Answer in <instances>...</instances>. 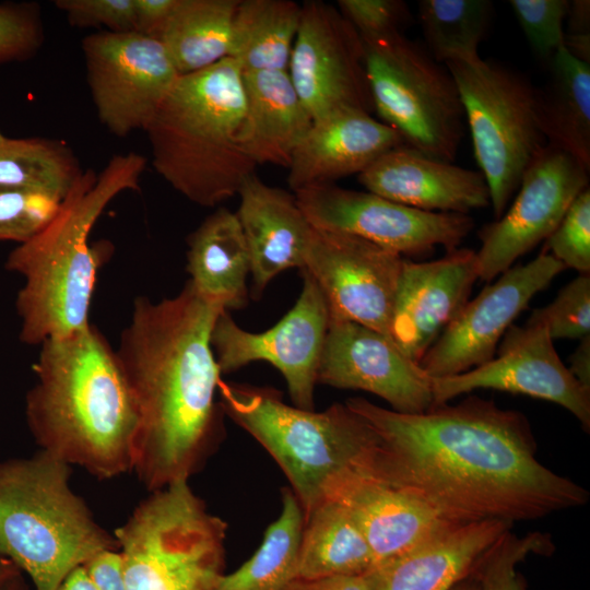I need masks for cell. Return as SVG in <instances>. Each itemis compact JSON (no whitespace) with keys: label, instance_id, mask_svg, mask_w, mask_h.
Wrapping results in <instances>:
<instances>
[{"label":"cell","instance_id":"1","mask_svg":"<svg viewBox=\"0 0 590 590\" xmlns=\"http://www.w3.org/2000/svg\"><path fill=\"white\" fill-rule=\"evenodd\" d=\"M345 404L380 439L378 477L413 493L449 521L514 524L589 502L583 486L538 460L526 415L492 400L471 396L417 414L361 397Z\"/></svg>","mask_w":590,"mask_h":590},{"label":"cell","instance_id":"2","mask_svg":"<svg viewBox=\"0 0 590 590\" xmlns=\"http://www.w3.org/2000/svg\"><path fill=\"white\" fill-rule=\"evenodd\" d=\"M223 310L189 281L173 297L133 303L116 353L138 409L132 471L150 492L189 481L224 437L211 346Z\"/></svg>","mask_w":590,"mask_h":590},{"label":"cell","instance_id":"3","mask_svg":"<svg viewBox=\"0 0 590 590\" xmlns=\"http://www.w3.org/2000/svg\"><path fill=\"white\" fill-rule=\"evenodd\" d=\"M39 346L25 399L39 450L99 480L131 472L139 417L116 350L92 323Z\"/></svg>","mask_w":590,"mask_h":590},{"label":"cell","instance_id":"4","mask_svg":"<svg viewBox=\"0 0 590 590\" xmlns=\"http://www.w3.org/2000/svg\"><path fill=\"white\" fill-rule=\"evenodd\" d=\"M145 164L131 152L111 157L99 175L82 172L50 222L8 256L5 269L24 278L15 304L22 342L39 345L91 324L103 257L88 244L90 232L115 197L139 188Z\"/></svg>","mask_w":590,"mask_h":590},{"label":"cell","instance_id":"5","mask_svg":"<svg viewBox=\"0 0 590 590\" xmlns=\"http://www.w3.org/2000/svg\"><path fill=\"white\" fill-rule=\"evenodd\" d=\"M245 121L236 60L180 75L145 130L155 170L191 202L219 205L257 166L243 148Z\"/></svg>","mask_w":590,"mask_h":590},{"label":"cell","instance_id":"6","mask_svg":"<svg viewBox=\"0 0 590 590\" xmlns=\"http://www.w3.org/2000/svg\"><path fill=\"white\" fill-rule=\"evenodd\" d=\"M226 416L252 436L287 477L303 516L332 500L355 475H375L380 439L345 403L324 411L286 404L273 388L225 382Z\"/></svg>","mask_w":590,"mask_h":590},{"label":"cell","instance_id":"7","mask_svg":"<svg viewBox=\"0 0 590 590\" xmlns=\"http://www.w3.org/2000/svg\"><path fill=\"white\" fill-rule=\"evenodd\" d=\"M70 476L71 465L43 450L0 461V554L34 590H57L97 554L118 550Z\"/></svg>","mask_w":590,"mask_h":590},{"label":"cell","instance_id":"8","mask_svg":"<svg viewBox=\"0 0 590 590\" xmlns=\"http://www.w3.org/2000/svg\"><path fill=\"white\" fill-rule=\"evenodd\" d=\"M226 532L189 481L151 492L114 532L127 590H210L223 574Z\"/></svg>","mask_w":590,"mask_h":590},{"label":"cell","instance_id":"9","mask_svg":"<svg viewBox=\"0 0 590 590\" xmlns=\"http://www.w3.org/2000/svg\"><path fill=\"white\" fill-rule=\"evenodd\" d=\"M445 66L457 85L474 156L499 219L528 165L547 144L539 120V90L499 62L481 58Z\"/></svg>","mask_w":590,"mask_h":590},{"label":"cell","instance_id":"10","mask_svg":"<svg viewBox=\"0 0 590 590\" xmlns=\"http://www.w3.org/2000/svg\"><path fill=\"white\" fill-rule=\"evenodd\" d=\"M362 42L373 108L381 121L405 145L452 163L465 118L446 66L403 34Z\"/></svg>","mask_w":590,"mask_h":590},{"label":"cell","instance_id":"11","mask_svg":"<svg viewBox=\"0 0 590 590\" xmlns=\"http://www.w3.org/2000/svg\"><path fill=\"white\" fill-rule=\"evenodd\" d=\"M303 286L294 306L262 332L240 328L227 310L217 317L211 346L221 374L267 362L283 376L294 406L315 408L319 362L329 327L326 298L314 278L302 270Z\"/></svg>","mask_w":590,"mask_h":590},{"label":"cell","instance_id":"12","mask_svg":"<svg viewBox=\"0 0 590 590\" xmlns=\"http://www.w3.org/2000/svg\"><path fill=\"white\" fill-rule=\"evenodd\" d=\"M294 194L312 227L358 236L402 257L425 256L436 246L455 250L474 227L469 214L426 212L334 184Z\"/></svg>","mask_w":590,"mask_h":590},{"label":"cell","instance_id":"13","mask_svg":"<svg viewBox=\"0 0 590 590\" xmlns=\"http://www.w3.org/2000/svg\"><path fill=\"white\" fill-rule=\"evenodd\" d=\"M82 50L101 122L117 137L146 130L180 76L163 44L109 31L86 36Z\"/></svg>","mask_w":590,"mask_h":590},{"label":"cell","instance_id":"14","mask_svg":"<svg viewBox=\"0 0 590 590\" xmlns=\"http://www.w3.org/2000/svg\"><path fill=\"white\" fill-rule=\"evenodd\" d=\"M589 172L569 154L546 144L524 170L510 206L480 233L479 279L493 281L546 240L576 197L589 187Z\"/></svg>","mask_w":590,"mask_h":590},{"label":"cell","instance_id":"15","mask_svg":"<svg viewBox=\"0 0 590 590\" xmlns=\"http://www.w3.org/2000/svg\"><path fill=\"white\" fill-rule=\"evenodd\" d=\"M287 71L312 121L343 109H374L363 42L331 4H302Z\"/></svg>","mask_w":590,"mask_h":590},{"label":"cell","instance_id":"16","mask_svg":"<svg viewBox=\"0 0 590 590\" xmlns=\"http://www.w3.org/2000/svg\"><path fill=\"white\" fill-rule=\"evenodd\" d=\"M403 260L358 236L314 227L303 269L321 290L331 318L353 321L390 338Z\"/></svg>","mask_w":590,"mask_h":590},{"label":"cell","instance_id":"17","mask_svg":"<svg viewBox=\"0 0 590 590\" xmlns=\"http://www.w3.org/2000/svg\"><path fill=\"white\" fill-rule=\"evenodd\" d=\"M564 269L546 252L512 266L464 305L418 365L430 378H442L487 363L514 320Z\"/></svg>","mask_w":590,"mask_h":590},{"label":"cell","instance_id":"18","mask_svg":"<svg viewBox=\"0 0 590 590\" xmlns=\"http://www.w3.org/2000/svg\"><path fill=\"white\" fill-rule=\"evenodd\" d=\"M434 405L476 389L526 394L556 403L590 430V391L569 373L545 327L511 324L495 356L465 373L432 378Z\"/></svg>","mask_w":590,"mask_h":590},{"label":"cell","instance_id":"19","mask_svg":"<svg viewBox=\"0 0 590 590\" xmlns=\"http://www.w3.org/2000/svg\"><path fill=\"white\" fill-rule=\"evenodd\" d=\"M317 384L373 393L399 413H423L434 405L432 378L389 337L338 318L329 320Z\"/></svg>","mask_w":590,"mask_h":590},{"label":"cell","instance_id":"20","mask_svg":"<svg viewBox=\"0 0 590 590\" xmlns=\"http://www.w3.org/2000/svg\"><path fill=\"white\" fill-rule=\"evenodd\" d=\"M477 279L476 255L469 248H457L432 261L404 259L390 339L418 364L469 302Z\"/></svg>","mask_w":590,"mask_h":590},{"label":"cell","instance_id":"21","mask_svg":"<svg viewBox=\"0 0 590 590\" xmlns=\"http://www.w3.org/2000/svg\"><path fill=\"white\" fill-rule=\"evenodd\" d=\"M357 179L371 193L426 212L469 214L491 205L480 170L433 158L408 145L384 153Z\"/></svg>","mask_w":590,"mask_h":590},{"label":"cell","instance_id":"22","mask_svg":"<svg viewBox=\"0 0 590 590\" xmlns=\"http://www.w3.org/2000/svg\"><path fill=\"white\" fill-rule=\"evenodd\" d=\"M405 145L401 135L358 109L334 111L314 120L295 149L287 182L293 191L333 184L359 174L391 149Z\"/></svg>","mask_w":590,"mask_h":590},{"label":"cell","instance_id":"23","mask_svg":"<svg viewBox=\"0 0 590 590\" xmlns=\"http://www.w3.org/2000/svg\"><path fill=\"white\" fill-rule=\"evenodd\" d=\"M237 194L236 215L249 251L253 292L260 295L282 272L305 267L314 227L295 194L264 184L255 173Z\"/></svg>","mask_w":590,"mask_h":590},{"label":"cell","instance_id":"24","mask_svg":"<svg viewBox=\"0 0 590 590\" xmlns=\"http://www.w3.org/2000/svg\"><path fill=\"white\" fill-rule=\"evenodd\" d=\"M511 527L500 520L451 523L370 571L371 590H449Z\"/></svg>","mask_w":590,"mask_h":590},{"label":"cell","instance_id":"25","mask_svg":"<svg viewBox=\"0 0 590 590\" xmlns=\"http://www.w3.org/2000/svg\"><path fill=\"white\" fill-rule=\"evenodd\" d=\"M332 500L343 504L364 534L376 567L445 527V519L413 493L374 475L350 479Z\"/></svg>","mask_w":590,"mask_h":590},{"label":"cell","instance_id":"26","mask_svg":"<svg viewBox=\"0 0 590 590\" xmlns=\"http://www.w3.org/2000/svg\"><path fill=\"white\" fill-rule=\"evenodd\" d=\"M246 121L243 148L256 164L288 167L312 125L287 70L243 72Z\"/></svg>","mask_w":590,"mask_h":590},{"label":"cell","instance_id":"27","mask_svg":"<svg viewBox=\"0 0 590 590\" xmlns=\"http://www.w3.org/2000/svg\"><path fill=\"white\" fill-rule=\"evenodd\" d=\"M189 282L204 299L225 310L247 304L250 258L236 213L220 208L188 238Z\"/></svg>","mask_w":590,"mask_h":590},{"label":"cell","instance_id":"28","mask_svg":"<svg viewBox=\"0 0 590 590\" xmlns=\"http://www.w3.org/2000/svg\"><path fill=\"white\" fill-rule=\"evenodd\" d=\"M539 120L546 143L590 170V64L562 47L539 90Z\"/></svg>","mask_w":590,"mask_h":590},{"label":"cell","instance_id":"29","mask_svg":"<svg viewBox=\"0 0 590 590\" xmlns=\"http://www.w3.org/2000/svg\"><path fill=\"white\" fill-rule=\"evenodd\" d=\"M375 568L370 547L343 504L327 500L304 516L297 579L365 575Z\"/></svg>","mask_w":590,"mask_h":590},{"label":"cell","instance_id":"30","mask_svg":"<svg viewBox=\"0 0 590 590\" xmlns=\"http://www.w3.org/2000/svg\"><path fill=\"white\" fill-rule=\"evenodd\" d=\"M239 0H178L158 40L180 75L229 57Z\"/></svg>","mask_w":590,"mask_h":590},{"label":"cell","instance_id":"31","mask_svg":"<svg viewBox=\"0 0 590 590\" xmlns=\"http://www.w3.org/2000/svg\"><path fill=\"white\" fill-rule=\"evenodd\" d=\"M302 5L291 0H239L229 57L243 72L288 70Z\"/></svg>","mask_w":590,"mask_h":590},{"label":"cell","instance_id":"32","mask_svg":"<svg viewBox=\"0 0 590 590\" xmlns=\"http://www.w3.org/2000/svg\"><path fill=\"white\" fill-rule=\"evenodd\" d=\"M303 524L296 497L283 488L281 512L258 550L235 571L221 574L210 590H288L298 577Z\"/></svg>","mask_w":590,"mask_h":590},{"label":"cell","instance_id":"33","mask_svg":"<svg viewBox=\"0 0 590 590\" xmlns=\"http://www.w3.org/2000/svg\"><path fill=\"white\" fill-rule=\"evenodd\" d=\"M494 13L488 0H421L418 21L428 54L438 62H473Z\"/></svg>","mask_w":590,"mask_h":590},{"label":"cell","instance_id":"34","mask_svg":"<svg viewBox=\"0 0 590 590\" xmlns=\"http://www.w3.org/2000/svg\"><path fill=\"white\" fill-rule=\"evenodd\" d=\"M81 173L74 154L63 143L38 138L0 141V186L66 197Z\"/></svg>","mask_w":590,"mask_h":590},{"label":"cell","instance_id":"35","mask_svg":"<svg viewBox=\"0 0 590 590\" xmlns=\"http://www.w3.org/2000/svg\"><path fill=\"white\" fill-rule=\"evenodd\" d=\"M553 550L548 534L531 532L517 536L510 530L505 532L474 569L481 590H526L518 564L530 554L548 555Z\"/></svg>","mask_w":590,"mask_h":590},{"label":"cell","instance_id":"36","mask_svg":"<svg viewBox=\"0 0 590 590\" xmlns=\"http://www.w3.org/2000/svg\"><path fill=\"white\" fill-rule=\"evenodd\" d=\"M63 198L32 188L0 186V241L31 239L55 216Z\"/></svg>","mask_w":590,"mask_h":590},{"label":"cell","instance_id":"37","mask_svg":"<svg viewBox=\"0 0 590 590\" xmlns=\"http://www.w3.org/2000/svg\"><path fill=\"white\" fill-rule=\"evenodd\" d=\"M527 324L546 328L552 340L582 339L590 333V275L566 284L546 306L532 311Z\"/></svg>","mask_w":590,"mask_h":590},{"label":"cell","instance_id":"38","mask_svg":"<svg viewBox=\"0 0 590 590\" xmlns=\"http://www.w3.org/2000/svg\"><path fill=\"white\" fill-rule=\"evenodd\" d=\"M509 4L534 54L551 63L564 47V23L570 1L510 0Z\"/></svg>","mask_w":590,"mask_h":590},{"label":"cell","instance_id":"39","mask_svg":"<svg viewBox=\"0 0 590 590\" xmlns=\"http://www.w3.org/2000/svg\"><path fill=\"white\" fill-rule=\"evenodd\" d=\"M580 274L590 272V189L573 201L556 229L546 239L544 251Z\"/></svg>","mask_w":590,"mask_h":590},{"label":"cell","instance_id":"40","mask_svg":"<svg viewBox=\"0 0 590 590\" xmlns=\"http://www.w3.org/2000/svg\"><path fill=\"white\" fill-rule=\"evenodd\" d=\"M338 7L362 40L402 34L411 19L406 3L400 0H340Z\"/></svg>","mask_w":590,"mask_h":590},{"label":"cell","instance_id":"41","mask_svg":"<svg viewBox=\"0 0 590 590\" xmlns=\"http://www.w3.org/2000/svg\"><path fill=\"white\" fill-rule=\"evenodd\" d=\"M42 39L39 13L32 4H0V62L31 56Z\"/></svg>","mask_w":590,"mask_h":590},{"label":"cell","instance_id":"42","mask_svg":"<svg viewBox=\"0 0 590 590\" xmlns=\"http://www.w3.org/2000/svg\"><path fill=\"white\" fill-rule=\"evenodd\" d=\"M55 4L74 25H104L116 33L135 31L134 0H58Z\"/></svg>","mask_w":590,"mask_h":590},{"label":"cell","instance_id":"43","mask_svg":"<svg viewBox=\"0 0 590 590\" xmlns=\"http://www.w3.org/2000/svg\"><path fill=\"white\" fill-rule=\"evenodd\" d=\"M564 31V48L576 59L590 64V1H570Z\"/></svg>","mask_w":590,"mask_h":590},{"label":"cell","instance_id":"44","mask_svg":"<svg viewBox=\"0 0 590 590\" xmlns=\"http://www.w3.org/2000/svg\"><path fill=\"white\" fill-rule=\"evenodd\" d=\"M84 567L96 590H127L118 550L97 554Z\"/></svg>","mask_w":590,"mask_h":590},{"label":"cell","instance_id":"45","mask_svg":"<svg viewBox=\"0 0 590 590\" xmlns=\"http://www.w3.org/2000/svg\"><path fill=\"white\" fill-rule=\"evenodd\" d=\"M178 0H134L135 32L158 39Z\"/></svg>","mask_w":590,"mask_h":590},{"label":"cell","instance_id":"46","mask_svg":"<svg viewBox=\"0 0 590 590\" xmlns=\"http://www.w3.org/2000/svg\"><path fill=\"white\" fill-rule=\"evenodd\" d=\"M288 590H371L370 573L318 579H296Z\"/></svg>","mask_w":590,"mask_h":590},{"label":"cell","instance_id":"47","mask_svg":"<svg viewBox=\"0 0 590 590\" xmlns=\"http://www.w3.org/2000/svg\"><path fill=\"white\" fill-rule=\"evenodd\" d=\"M568 370L573 377L590 391V334L579 340V344L569 356Z\"/></svg>","mask_w":590,"mask_h":590},{"label":"cell","instance_id":"48","mask_svg":"<svg viewBox=\"0 0 590 590\" xmlns=\"http://www.w3.org/2000/svg\"><path fill=\"white\" fill-rule=\"evenodd\" d=\"M57 590H96L84 566L74 569Z\"/></svg>","mask_w":590,"mask_h":590},{"label":"cell","instance_id":"49","mask_svg":"<svg viewBox=\"0 0 590 590\" xmlns=\"http://www.w3.org/2000/svg\"><path fill=\"white\" fill-rule=\"evenodd\" d=\"M22 575L20 569L7 557L0 554V588Z\"/></svg>","mask_w":590,"mask_h":590},{"label":"cell","instance_id":"50","mask_svg":"<svg viewBox=\"0 0 590 590\" xmlns=\"http://www.w3.org/2000/svg\"><path fill=\"white\" fill-rule=\"evenodd\" d=\"M449 590H481V583L477 576L473 571Z\"/></svg>","mask_w":590,"mask_h":590},{"label":"cell","instance_id":"51","mask_svg":"<svg viewBox=\"0 0 590 590\" xmlns=\"http://www.w3.org/2000/svg\"><path fill=\"white\" fill-rule=\"evenodd\" d=\"M0 590H30L26 581L23 578V574L4 585Z\"/></svg>","mask_w":590,"mask_h":590},{"label":"cell","instance_id":"52","mask_svg":"<svg viewBox=\"0 0 590 590\" xmlns=\"http://www.w3.org/2000/svg\"><path fill=\"white\" fill-rule=\"evenodd\" d=\"M5 137L0 132V141L3 140Z\"/></svg>","mask_w":590,"mask_h":590}]
</instances>
